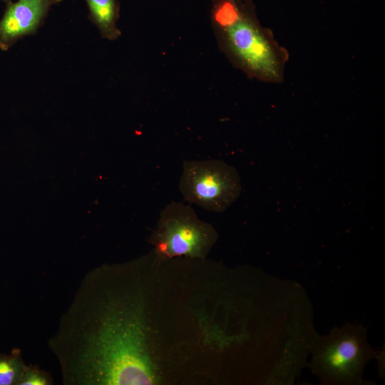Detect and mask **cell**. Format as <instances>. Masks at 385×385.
<instances>
[{"instance_id":"6da1fadb","label":"cell","mask_w":385,"mask_h":385,"mask_svg":"<svg viewBox=\"0 0 385 385\" xmlns=\"http://www.w3.org/2000/svg\"><path fill=\"white\" fill-rule=\"evenodd\" d=\"M117 267H99L81 280L48 346L64 385L156 381L140 294Z\"/></svg>"},{"instance_id":"7a4b0ae2","label":"cell","mask_w":385,"mask_h":385,"mask_svg":"<svg viewBox=\"0 0 385 385\" xmlns=\"http://www.w3.org/2000/svg\"><path fill=\"white\" fill-rule=\"evenodd\" d=\"M211 23L221 51L247 76L279 83L289 53L262 26L253 0H211Z\"/></svg>"},{"instance_id":"3957f363","label":"cell","mask_w":385,"mask_h":385,"mask_svg":"<svg viewBox=\"0 0 385 385\" xmlns=\"http://www.w3.org/2000/svg\"><path fill=\"white\" fill-rule=\"evenodd\" d=\"M311 351L312 373L329 385L365 384L364 368L376 356L367 342L366 328L353 324L315 337Z\"/></svg>"},{"instance_id":"277c9868","label":"cell","mask_w":385,"mask_h":385,"mask_svg":"<svg viewBox=\"0 0 385 385\" xmlns=\"http://www.w3.org/2000/svg\"><path fill=\"white\" fill-rule=\"evenodd\" d=\"M179 188L185 202L215 212L225 211L242 189L237 170L218 159L185 160Z\"/></svg>"},{"instance_id":"5b68a950","label":"cell","mask_w":385,"mask_h":385,"mask_svg":"<svg viewBox=\"0 0 385 385\" xmlns=\"http://www.w3.org/2000/svg\"><path fill=\"white\" fill-rule=\"evenodd\" d=\"M216 239L215 230L198 218L190 204L172 201L160 212L152 242L163 257H200L208 252Z\"/></svg>"},{"instance_id":"8992f818","label":"cell","mask_w":385,"mask_h":385,"mask_svg":"<svg viewBox=\"0 0 385 385\" xmlns=\"http://www.w3.org/2000/svg\"><path fill=\"white\" fill-rule=\"evenodd\" d=\"M63 0H16L6 4L0 19V50L6 51L22 38L36 34L51 7Z\"/></svg>"},{"instance_id":"52a82bcc","label":"cell","mask_w":385,"mask_h":385,"mask_svg":"<svg viewBox=\"0 0 385 385\" xmlns=\"http://www.w3.org/2000/svg\"><path fill=\"white\" fill-rule=\"evenodd\" d=\"M88 19L98 29L102 38L115 41L121 36L118 27L120 6L118 0H84Z\"/></svg>"},{"instance_id":"ba28073f","label":"cell","mask_w":385,"mask_h":385,"mask_svg":"<svg viewBox=\"0 0 385 385\" xmlns=\"http://www.w3.org/2000/svg\"><path fill=\"white\" fill-rule=\"evenodd\" d=\"M26 366L19 349L0 352V385H19Z\"/></svg>"},{"instance_id":"9c48e42d","label":"cell","mask_w":385,"mask_h":385,"mask_svg":"<svg viewBox=\"0 0 385 385\" xmlns=\"http://www.w3.org/2000/svg\"><path fill=\"white\" fill-rule=\"evenodd\" d=\"M53 384L50 374L38 366L26 365L19 385H51Z\"/></svg>"},{"instance_id":"30bf717a","label":"cell","mask_w":385,"mask_h":385,"mask_svg":"<svg viewBox=\"0 0 385 385\" xmlns=\"http://www.w3.org/2000/svg\"><path fill=\"white\" fill-rule=\"evenodd\" d=\"M14 1V0H0L1 2H3V3L6 4L11 2V1Z\"/></svg>"}]
</instances>
